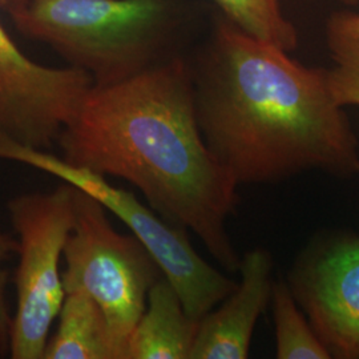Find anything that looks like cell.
I'll list each match as a JSON object with an SVG mask.
<instances>
[{"label":"cell","mask_w":359,"mask_h":359,"mask_svg":"<svg viewBox=\"0 0 359 359\" xmlns=\"http://www.w3.org/2000/svg\"><path fill=\"white\" fill-rule=\"evenodd\" d=\"M7 13L23 35L50 46L95 86L161 62L172 26L168 0H26Z\"/></svg>","instance_id":"3957f363"},{"label":"cell","mask_w":359,"mask_h":359,"mask_svg":"<svg viewBox=\"0 0 359 359\" xmlns=\"http://www.w3.org/2000/svg\"><path fill=\"white\" fill-rule=\"evenodd\" d=\"M76 188L68 182L51 192L13 197L8 213L18 236L16 311L8 355L43 359L52 323L65 301L60 259L75 222Z\"/></svg>","instance_id":"8992f818"},{"label":"cell","mask_w":359,"mask_h":359,"mask_svg":"<svg viewBox=\"0 0 359 359\" xmlns=\"http://www.w3.org/2000/svg\"><path fill=\"white\" fill-rule=\"evenodd\" d=\"M224 13V19L249 36L283 51L298 47V31L285 18L280 0H212Z\"/></svg>","instance_id":"4fadbf2b"},{"label":"cell","mask_w":359,"mask_h":359,"mask_svg":"<svg viewBox=\"0 0 359 359\" xmlns=\"http://www.w3.org/2000/svg\"><path fill=\"white\" fill-rule=\"evenodd\" d=\"M198 321L191 318L177 290L161 276L129 335L127 359H189Z\"/></svg>","instance_id":"30bf717a"},{"label":"cell","mask_w":359,"mask_h":359,"mask_svg":"<svg viewBox=\"0 0 359 359\" xmlns=\"http://www.w3.org/2000/svg\"><path fill=\"white\" fill-rule=\"evenodd\" d=\"M348 31L359 40V13H341Z\"/></svg>","instance_id":"2e32d148"},{"label":"cell","mask_w":359,"mask_h":359,"mask_svg":"<svg viewBox=\"0 0 359 359\" xmlns=\"http://www.w3.org/2000/svg\"><path fill=\"white\" fill-rule=\"evenodd\" d=\"M270 301L276 333V358H332L305 313L298 306L287 281H273Z\"/></svg>","instance_id":"7c38bea8"},{"label":"cell","mask_w":359,"mask_h":359,"mask_svg":"<svg viewBox=\"0 0 359 359\" xmlns=\"http://www.w3.org/2000/svg\"><path fill=\"white\" fill-rule=\"evenodd\" d=\"M43 359H118L103 310L84 290L65 292Z\"/></svg>","instance_id":"8fae6325"},{"label":"cell","mask_w":359,"mask_h":359,"mask_svg":"<svg viewBox=\"0 0 359 359\" xmlns=\"http://www.w3.org/2000/svg\"><path fill=\"white\" fill-rule=\"evenodd\" d=\"M191 71L201 135L238 185L309 170L358 175V139L326 69L305 67L221 19Z\"/></svg>","instance_id":"7a4b0ae2"},{"label":"cell","mask_w":359,"mask_h":359,"mask_svg":"<svg viewBox=\"0 0 359 359\" xmlns=\"http://www.w3.org/2000/svg\"><path fill=\"white\" fill-rule=\"evenodd\" d=\"M287 283L330 357L359 359V236L316 240L295 259Z\"/></svg>","instance_id":"ba28073f"},{"label":"cell","mask_w":359,"mask_h":359,"mask_svg":"<svg viewBox=\"0 0 359 359\" xmlns=\"http://www.w3.org/2000/svg\"><path fill=\"white\" fill-rule=\"evenodd\" d=\"M65 292L84 290L103 310L118 359H127L129 335L142 317L149 289L163 274L133 236L112 228L107 209L80 189L75 222L65 243Z\"/></svg>","instance_id":"5b68a950"},{"label":"cell","mask_w":359,"mask_h":359,"mask_svg":"<svg viewBox=\"0 0 359 359\" xmlns=\"http://www.w3.org/2000/svg\"><path fill=\"white\" fill-rule=\"evenodd\" d=\"M326 39L334 62L333 68L326 69L334 100L341 107H359V40L348 31L341 13L327 20Z\"/></svg>","instance_id":"5bb4252c"},{"label":"cell","mask_w":359,"mask_h":359,"mask_svg":"<svg viewBox=\"0 0 359 359\" xmlns=\"http://www.w3.org/2000/svg\"><path fill=\"white\" fill-rule=\"evenodd\" d=\"M23 1H26V0H0V8L7 13V11H10L11 8H13V7L22 4Z\"/></svg>","instance_id":"e0dca14e"},{"label":"cell","mask_w":359,"mask_h":359,"mask_svg":"<svg viewBox=\"0 0 359 359\" xmlns=\"http://www.w3.org/2000/svg\"><path fill=\"white\" fill-rule=\"evenodd\" d=\"M92 77L75 67L35 63L0 23V132L13 142L48 151L72 121Z\"/></svg>","instance_id":"52a82bcc"},{"label":"cell","mask_w":359,"mask_h":359,"mask_svg":"<svg viewBox=\"0 0 359 359\" xmlns=\"http://www.w3.org/2000/svg\"><path fill=\"white\" fill-rule=\"evenodd\" d=\"M18 252V240L11 234L0 231V355H8L13 314L7 304L8 271L4 264Z\"/></svg>","instance_id":"9a60e30c"},{"label":"cell","mask_w":359,"mask_h":359,"mask_svg":"<svg viewBox=\"0 0 359 359\" xmlns=\"http://www.w3.org/2000/svg\"><path fill=\"white\" fill-rule=\"evenodd\" d=\"M342 3H345L347 6H357L359 4V0H341Z\"/></svg>","instance_id":"ac0fdd59"},{"label":"cell","mask_w":359,"mask_h":359,"mask_svg":"<svg viewBox=\"0 0 359 359\" xmlns=\"http://www.w3.org/2000/svg\"><path fill=\"white\" fill-rule=\"evenodd\" d=\"M0 160L22 163L68 182L90 194L126 226L154 257L177 290L187 314L200 321L236 289L237 283L215 269L194 250L187 229L167 222L133 193L109 184L107 177L75 167L48 151L13 142L0 132Z\"/></svg>","instance_id":"277c9868"},{"label":"cell","mask_w":359,"mask_h":359,"mask_svg":"<svg viewBox=\"0 0 359 359\" xmlns=\"http://www.w3.org/2000/svg\"><path fill=\"white\" fill-rule=\"evenodd\" d=\"M273 261L256 248L241 259L236 289L198 321L189 359H245L249 357L257 321L271 294Z\"/></svg>","instance_id":"9c48e42d"},{"label":"cell","mask_w":359,"mask_h":359,"mask_svg":"<svg viewBox=\"0 0 359 359\" xmlns=\"http://www.w3.org/2000/svg\"><path fill=\"white\" fill-rule=\"evenodd\" d=\"M57 142L67 163L128 181L160 217L193 231L224 269L238 271L226 231L238 184L201 135L187 62L173 57L93 86Z\"/></svg>","instance_id":"6da1fadb"}]
</instances>
